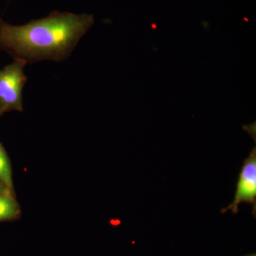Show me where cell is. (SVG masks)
Segmentation results:
<instances>
[{
	"mask_svg": "<svg viewBox=\"0 0 256 256\" xmlns=\"http://www.w3.org/2000/svg\"><path fill=\"white\" fill-rule=\"evenodd\" d=\"M2 114V112L1 111H0V116H1Z\"/></svg>",
	"mask_w": 256,
	"mask_h": 256,
	"instance_id": "obj_9",
	"label": "cell"
},
{
	"mask_svg": "<svg viewBox=\"0 0 256 256\" xmlns=\"http://www.w3.org/2000/svg\"><path fill=\"white\" fill-rule=\"evenodd\" d=\"M20 214V205L10 190L0 194V222L14 220Z\"/></svg>",
	"mask_w": 256,
	"mask_h": 256,
	"instance_id": "obj_4",
	"label": "cell"
},
{
	"mask_svg": "<svg viewBox=\"0 0 256 256\" xmlns=\"http://www.w3.org/2000/svg\"><path fill=\"white\" fill-rule=\"evenodd\" d=\"M0 182L6 188H12V173L8 156L2 146L0 144Z\"/></svg>",
	"mask_w": 256,
	"mask_h": 256,
	"instance_id": "obj_5",
	"label": "cell"
},
{
	"mask_svg": "<svg viewBox=\"0 0 256 256\" xmlns=\"http://www.w3.org/2000/svg\"><path fill=\"white\" fill-rule=\"evenodd\" d=\"M244 129L246 130L252 138H254L256 141V122L250 124V126H244Z\"/></svg>",
	"mask_w": 256,
	"mask_h": 256,
	"instance_id": "obj_6",
	"label": "cell"
},
{
	"mask_svg": "<svg viewBox=\"0 0 256 256\" xmlns=\"http://www.w3.org/2000/svg\"><path fill=\"white\" fill-rule=\"evenodd\" d=\"M242 202L252 204V215L256 217V148H252L250 156L244 160L242 170L239 173L235 197L233 202L226 208L222 210V213L230 210L234 214L238 213L239 204Z\"/></svg>",
	"mask_w": 256,
	"mask_h": 256,
	"instance_id": "obj_3",
	"label": "cell"
},
{
	"mask_svg": "<svg viewBox=\"0 0 256 256\" xmlns=\"http://www.w3.org/2000/svg\"><path fill=\"white\" fill-rule=\"evenodd\" d=\"M26 62L14 60L0 70V111L23 110L22 90L28 78Z\"/></svg>",
	"mask_w": 256,
	"mask_h": 256,
	"instance_id": "obj_2",
	"label": "cell"
},
{
	"mask_svg": "<svg viewBox=\"0 0 256 256\" xmlns=\"http://www.w3.org/2000/svg\"><path fill=\"white\" fill-rule=\"evenodd\" d=\"M8 190H10V188H6V186H5L4 185L0 182V194L2 193V192H4Z\"/></svg>",
	"mask_w": 256,
	"mask_h": 256,
	"instance_id": "obj_7",
	"label": "cell"
},
{
	"mask_svg": "<svg viewBox=\"0 0 256 256\" xmlns=\"http://www.w3.org/2000/svg\"><path fill=\"white\" fill-rule=\"evenodd\" d=\"M244 256H256V254H249V255H246Z\"/></svg>",
	"mask_w": 256,
	"mask_h": 256,
	"instance_id": "obj_8",
	"label": "cell"
},
{
	"mask_svg": "<svg viewBox=\"0 0 256 256\" xmlns=\"http://www.w3.org/2000/svg\"><path fill=\"white\" fill-rule=\"evenodd\" d=\"M94 22L92 14L58 11L20 26L0 18V48L26 64L62 62L70 56Z\"/></svg>",
	"mask_w": 256,
	"mask_h": 256,
	"instance_id": "obj_1",
	"label": "cell"
}]
</instances>
